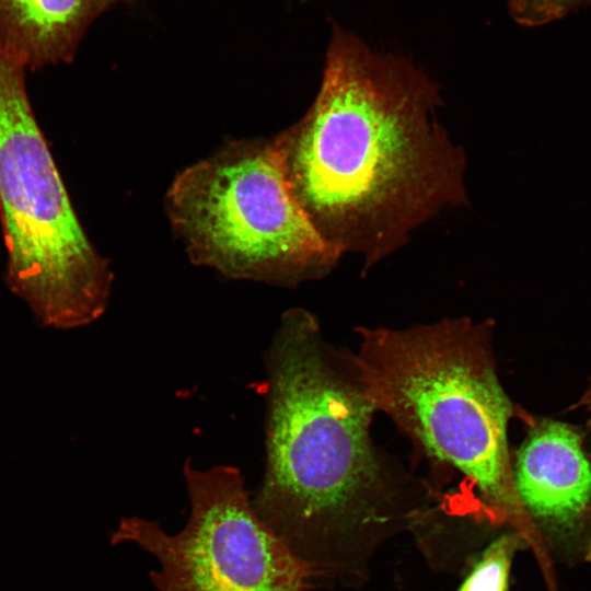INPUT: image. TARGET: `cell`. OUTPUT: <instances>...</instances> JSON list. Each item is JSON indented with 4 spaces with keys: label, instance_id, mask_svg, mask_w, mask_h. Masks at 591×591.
<instances>
[{
    "label": "cell",
    "instance_id": "cell-1",
    "mask_svg": "<svg viewBox=\"0 0 591 591\" xmlns=\"http://www.w3.org/2000/svg\"><path fill=\"white\" fill-rule=\"evenodd\" d=\"M437 86L407 60L333 24L313 105L274 139L290 193L317 232L371 267L465 199L464 155L436 119Z\"/></svg>",
    "mask_w": 591,
    "mask_h": 591
},
{
    "label": "cell",
    "instance_id": "cell-2",
    "mask_svg": "<svg viewBox=\"0 0 591 591\" xmlns=\"http://www.w3.org/2000/svg\"><path fill=\"white\" fill-rule=\"evenodd\" d=\"M265 368L266 463L252 505L303 559L351 507L380 489L370 436L375 410L349 358L324 340L308 310L282 314Z\"/></svg>",
    "mask_w": 591,
    "mask_h": 591
},
{
    "label": "cell",
    "instance_id": "cell-3",
    "mask_svg": "<svg viewBox=\"0 0 591 591\" xmlns=\"http://www.w3.org/2000/svg\"><path fill=\"white\" fill-rule=\"evenodd\" d=\"M349 356L364 396L427 454L457 468L490 506L515 512L508 424L490 328L447 318L409 328H359Z\"/></svg>",
    "mask_w": 591,
    "mask_h": 591
},
{
    "label": "cell",
    "instance_id": "cell-4",
    "mask_svg": "<svg viewBox=\"0 0 591 591\" xmlns=\"http://www.w3.org/2000/svg\"><path fill=\"white\" fill-rule=\"evenodd\" d=\"M22 66L0 53V219L7 282L45 326L105 312L113 274L86 236L33 114Z\"/></svg>",
    "mask_w": 591,
    "mask_h": 591
},
{
    "label": "cell",
    "instance_id": "cell-5",
    "mask_svg": "<svg viewBox=\"0 0 591 591\" xmlns=\"http://www.w3.org/2000/svg\"><path fill=\"white\" fill-rule=\"evenodd\" d=\"M166 210L190 259L228 278L294 285L343 255L291 195L274 139L233 141L185 169Z\"/></svg>",
    "mask_w": 591,
    "mask_h": 591
},
{
    "label": "cell",
    "instance_id": "cell-6",
    "mask_svg": "<svg viewBox=\"0 0 591 591\" xmlns=\"http://www.w3.org/2000/svg\"><path fill=\"white\" fill-rule=\"evenodd\" d=\"M189 518L176 534L155 521L119 522L113 544L132 543L152 555L149 577L158 591H306L310 564L256 514L237 467H183Z\"/></svg>",
    "mask_w": 591,
    "mask_h": 591
},
{
    "label": "cell",
    "instance_id": "cell-7",
    "mask_svg": "<svg viewBox=\"0 0 591 591\" xmlns=\"http://www.w3.org/2000/svg\"><path fill=\"white\" fill-rule=\"evenodd\" d=\"M512 468L519 502L534 518L569 528L591 510V457L575 427L549 419L535 424Z\"/></svg>",
    "mask_w": 591,
    "mask_h": 591
},
{
    "label": "cell",
    "instance_id": "cell-8",
    "mask_svg": "<svg viewBox=\"0 0 591 591\" xmlns=\"http://www.w3.org/2000/svg\"><path fill=\"white\" fill-rule=\"evenodd\" d=\"M134 0H0V53L35 70L70 62L91 24Z\"/></svg>",
    "mask_w": 591,
    "mask_h": 591
},
{
    "label": "cell",
    "instance_id": "cell-9",
    "mask_svg": "<svg viewBox=\"0 0 591 591\" xmlns=\"http://www.w3.org/2000/svg\"><path fill=\"white\" fill-rule=\"evenodd\" d=\"M518 537L506 534L494 541L459 591H507L509 569Z\"/></svg>",
    "mask_w": 591,
    "mask_h": 591
},
{
    "label": "cell",
    "instance_id": "cell-10",
    "mask_svg": "<svg viewBox=\"0 0 591 591\" xmlns=\"http://www.w3.org/2000/svg\"><path fill=\"white\" fill-rule=\"evenodd\" d=\"M591 4V0H509V12L523 26L535 27L555 22Z\"/></svg>",
    "mask_w": 591,
    "mask_h": 591
},
{
    "label": "cell",
    "instance_id": "cell-11",
    "mask_svg": "<svg viewBox=\"0 0 591 591\" xmlns=\"http://www.w3.org/2000/svg\"><path fill=\"white\" fill-rule=\"evenodd\" d=\"M575 407H583L588 410H591V381L587 390L581 395L580 399L576 403Z\"/></svg>",
    "mask_w": 591,
    "mask_h": 591
}]
</instances>
